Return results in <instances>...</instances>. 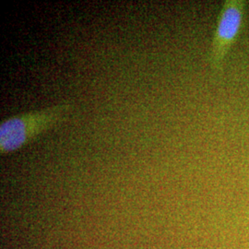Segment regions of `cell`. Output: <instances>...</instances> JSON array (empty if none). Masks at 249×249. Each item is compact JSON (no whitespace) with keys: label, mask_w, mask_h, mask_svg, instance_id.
I'll return each mask as SVG.
<instances>
[{"label":"cell","mask_w":249,"mask_h":249,"mask_svg":"<svg viewBox=\"0 0 249 249\" xmlns=\"http://www.w3.org/2000/svg\"><path fill=\"white\" fill-rule=\"evenodd\" d=\"M74 111L71 101L10 116L0 123V151H16L41 135L70 119Z\"/></svg>","instance_id":"1"},{"label":"cell","mask_w":249,"mask_h":249,"mask_svg":"<svg viewBox=\"0 0 249 249\" xmlns=\"http://www.w3.org/2000/svg\"><path fill=\"white\" fill-rule=\"evenodd\" d=\"M247 2L244 0H226L217 19L209 62L214 72L220 71L224 59L240 34L244 22Z\"/></svg>","instance_id":"2"}]
</instances>
